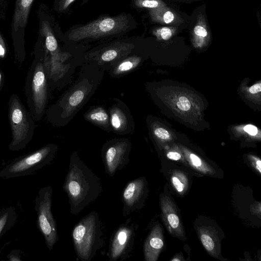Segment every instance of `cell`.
Segmentation results:
<instances>
[{"label": "cell", "instance_id": "5b68a950", "mask_svg": "<svg viewBox=\"0 0 261 261\" xmlns=\"http://www.w3.org/2000/svg\"><path fill=\"white\" fill-rule=\"evenodd\" d=\"M96 88V84L84 77L79 81L69 92L50 108L47 113L48 119L56 125L62 124L69 120L80 109L88 96Z\"/></svg>", "mask_w": 261, "mask_h": 261}, {"label": "cell", "instance_id": "9a60e30c", "mask_svg": "<svg viewBox=\"0 0 261 261\" xmlns=\"http://www.w3.org/2000/svg\"><path fill=\"white\" fill-rule=\"evenodd\" d=\"M197 233L207 253L213 257L218 258L220 255L221 246L216 230L210 226H201L197 228Z\"/></svg>", "mask_w": 261, "mask_h": 261}, {"label": "cell", "instance_id": "cb8c5ba5", "mask_svg": "<svg viewBox=\"0 0 261 261\" xmlns=\"http://www.w3.org/2000/svg\"><path fill=\"white\" fill-rule=\"evenodd\" d=\"M135 5L139 8L155 9L160 6L158 0H135Z\"/></svg>", "mask_w": 261, "mask_h": 261}, {"label": "cell", "instance_id": "ffe728a7", "mask_svg": "<svg viewBox=\"0 0 261 261\" xmlns=\"http://www.w3.org/2000/svg\"><path fill=\"white\" fill-rule=\"evenodd\" d=\"M186 154L187 160L191 168L205 175H213L215 174V171L213 168L202 160L197 155L188 152H186Z\"/></svg>", "mask_w": 261, "mask_h": 261}, {"label": "cell", "instance_id": "d4e9b609", "mask_svg": "<svg viewBox=\"0 0 261 261\" xmlns=\"http://www.w3.org/2000/svg\"><path fill=\"white\" fill-rule=\"evenodd\" d=\"M155 34L157 36L161 37L163 40H167L171 37L172 32L169 28L163 27L156 30Z\"/></svg>", "mask_w": 261, "mask_h": 261}, {"label": "cell", "instance_id": "d6a6232c", "mask_svg": "<svg viewBox=\"0 0 261 261\" xmlns=\"http://www.w3.org/2000/svg\"><path fill=\"white\" fill-rule=\"evenodd\" d=\"M244 130L251 136H255L257 134L258 130L256 127L253 125L248 124L244 127Z\"/></svg>", "mask_w": 261, "mask_h": 261}, {"label": "cell", "instance_id": "277c9868", "mask_svg": "<svg viewBox=\"0 0 261 261\" xmlns=\"http://www.w3.org/2000/svg\"><path fill=\"white\" fill-rule=\"evenodd\" d=\"M8 116L12 138L8 149L12 151H18L25 148L33 139L35 120L18 95L15 93L9 99Z\"/></svg>", "mask_w": 261, "mask_h": 261}, {"label": "cell", "instance_id": "30bf717a", "mask_svg": "<svg viewBox=\"0 0 261 261\" xmlns=\"http://www.w3.org/2000/svg\"><path fill=\"white\" fill-rule=\"evenodd\" d=\"M131 144L127 139H115L106 143L102 149V158L106 173L113 176L129 163Z\"/></svg>", "mask_w": 261, "mask_h": 261}, {"label": "cell", "instance_id": "9c48e42d", "mask_svg": "<svg viewBox=\"0 0 261 261\" xmlns=\"http://www.w3.org/2000/svg\"><path fill=\"white\" fill-rule=\"evenodd\" d=\"M34 0H16L11 23V37L14 56L20 64L26 57L25 49V30L30 10Z\"/></svg>", "mask_w": 261, "mask_h": 261}, {"label": "cell", "instance_id": "4316f807", "mask_svg": "<svg viewBox=\"0 0 261 261\" xmlns=\"http://www.w3.org/2000/svg\"><path fill=\"white\" fill-rule=\"evenodd\" d=\"M154 133L157 137L162 140H167L170 137L168 132L162 127L155 128L154 130Z\"/></svg>", "mask_w": 261, "mask_h": 261}, {"label": "cell", "instance_id": "52a82bcc", "mask_svg": "<svg viewBox=\"0 0 261 261\" xmlns=\"http://www.w3.org/2000/svg\"><path fill=\"white\" fill-rule=\"evenodd\" d=\"M53 192L51 186H45L39 190L35 199L37 225L49 250L59 239L56 222L51 212Z\"/></svg>", "mask_w": 261, "mask_h": 261}, {"label": "cell", "instance_id": "83f0119b", "mask_svg": "<svg viewBox=\"0 0 261 261\" xmlns=\"http://www.w3.org/2000/svg\"><path fill=\"white\" fill-rule=\"evenodd\" d=\"M20 250L19 249H15L12 250L7 255V257L10 261H20L22 260L20 256Z\"/></svg>", "mask_w": 261, "mask_h": 261}, {"label": "cell", "instance_id": "ac0fdd59", "mask_svg": "<svg viewBox=\"0 0 261 261\" xmlns=\"http://www.w3.org/2000/svg\"><path fill=\"white\" fill-rule=\"evenodd\" d=\"M132 44L120 43L109 47L101 53L99 60L103 62L112 61L124 55L125 53H127L132 48Z\"/></svg>", "mask_w": 261, "mask_h": 261}, {"label": "cell", "instance_id": "f1b7e54d", "mask_svg": "<svg viewBox=\"0 0 261 261\" xmlns=\"http://www.w3.org/2000/svg\"><path fill=\"white\" fill-rule=\"evenodd\" d=\"M251 166L257 171L259 174H261V161L259 159L251 156L250 157Z\"/></svg>", "mask_w": 261, "mask_h": 261}, {"label": "cell", "instance_id": "4dcf8cb0", "mask_svg": "<svg viewBox=\"0 0 261 261\" xmlns=\"http://www.w3.org/2000/svg\"><path fill=\"white\" fill-rule=\"evenodd\" d=\"M166 155L168 159L174 161H180L182 159L181 154L177 151H169Z\"/></svg>", "mask_w": 261, "mask_h": 261}, {"label": "cell", "instance_id": "4fadbf2b", "mask_svg": "<svg viewBox=\"0 0 261 261\" xmlns=\"http://www.w3.org/2000/svg\"><path fill=\"white\" fill-rule=\"evenodd\" d=\"M160 205L163 221L168 232L173 236L185 240V232L175 205L165 195L161 197Z\"/></svg>", "mask_w": 261, "mask_h": 261}, {"label": "cell", "instance_id": "8992f818", "mask_svg": "<svg viewBox=\"0 0 261 261\" xmlns=\"http://www.w3.org/2000/svg\"><path fill=\"white\" fill-rule=\"evenodd\" d=\"M57 150V145L50 143L19 156L0 170V178L7 179L33 174L50 164Z\"/></svg>", "mask_w": 261, "mask_h": 261}, {"label": "cell", "instance_id": "d590c367", "mask_svg": "<svg viewBox=\"0 0 261 261\" xmlns=\"http://www.w3.org/2000/svg\"><path fill=\"white\" fill-rule=\"evenodd\" d=\"M249 91L252 94H255L257 92H260L261 84L258 83L253 85L249 88Z\"/></svg>", "mask_w": 261, "mask_h": 261}, {"label": "cell", "instance_id": "1f68e13d", "mask_svg": "<svg viewBox=\"0 0 261 261\" xmlns=\"http://www.w3.org/2000/svg\"><path fill=\"white\" fill-rule=\"evenodd\" d=\"M7 53V48L5 40L0 33V58H4Z\"/></svg>", "mask_w": 261, "mask_h": 261}, {"label": "cell", "instance_id": "7402d4cb", "mask_svg": "<svg viewBox=\"0 0 261 261\" xmlns=\"http://www.w3.org/2000/svg\"><path fill=\"white\" fill-rule=\"evenodd\" d=\"M141 58L138 57H130L122 60L114 68L113 74L119 75L128 72L134 69L139 64Z\"/></svg>", "mask_w": 261, "mask_h": 261}, {"label": "cell", "instance_id": "44dd1931", "mask_svg": "<svg viewBox=\"0 0 261 261\" xmlns=\"http://www.w3.org/2000/svg\"><path fill=\"white\" fill-rule=\"evenodd\" d=\"M171 182L174 189L180 195L184 194L188 189L189 180L187 176L180 170H175L172 172Z\"/></svg>", "mask_w": 261, "mask_h": 261}, {"label": "cell", "instance_id": "e575fe53", "mask_svg": "<svg viewBox=\"0 0 261 261\" xmlns=\"http://www.w3.org/2000/svg\"><path fill=\"white\" fill-rule=\"evenodd\" d=\"M75 0H61L60 3L59 10L63 11L66 9Z\"/></svg>", "mask_w": 261, "mask_h": 261}, {"label": "cell", "instance_id": "7a4b0ae2", "mask_svg": "<svg viewBox=\"0 0 261 261\" xmlns=\"http://www.w3.org/2000/svg\"><path fill=\"white\" fill-rule=\"evenodd\" d=\"M49 88L47 54L34 50V58L27 75L24 93L29 112L35 121H40L44 114Z\"/></svg>", "mask_w": 261, "mask_h": 261}, {"label": "cell", "instance_id": "ba28073f", "mask_svg": "<svg viewBox=\"0 0 261 261\" xmlns=\"http://www.w3.org/2000/svg\"><path fill=\"white\" fill-rule=\"evenodd\" d=\"M129 20L128 16L124 14L103 17L72 30L68 38L70 40L77 41L116 34L128 28Z\"/></svg>", "mask_w": 261, "mask_h": 261}, {"label": "cell", "instance_id": "3957f363", "mask_svg": "<svg viewBox=\"0 0 261 261\" xmlns=\"http://www.w3.org/2000/svg\"><path fill=\"white\" fill-rule=\"evenodd\" d=\"M101 221L97 212H91L74 226L72 239L75 253L82 261H91L104 245Z\"/></svg>", "mask_w": 261, "mask_h": 261}, {"label": "cell", "instance_id": "484cf974", "mask_svg": "<svg viewBox=\"0 0 261 261\" xmlns=\"http://www.w3.org/2000/svg\"><path fill=\"white\" fill-rule=\"evenodd\" d=\"M176 105L180 110L187 111L191 108V103L189 99L185 96H180L178 99V101Z\"/></svg>", "mask_w": 261, "mask_h": 261}, {"label": "cell", "instance_id": "5bb4252c", "mask_svg": "<svg viewBox=\"0 0 261 261\" xmlns=\"http://www.w3.org/2000/svg\"><path fill=\"white\" fill-rule=\"evenodd\" d=\"M163 231L159 224L154 226L144 244V255L146 261H156L164 247Z\"/></svg>", "mask_w": 261, "mask_h": 261}, {"label": "cell", "instance_id": "2e32d148", "mask_svg": "<svg viewBox=\"0 0 261 261\" xmlns=\"http://www.w3.org/2000/svg\"><path fill=\"white\" fill-rule=\"evenodd\" d=\"M110 122L113 129L117 133L127 132L128 128V117L118 106L110 110Z\"/></svg>", "mask_w": 261, "mask_h": 261}, {"label": "cell", "instance_id": "8fae6325", "mask_svg": "<svg viewBox=\"0 0 261 261\" xmlns=\"http://www.w3.org/2000/svg\"><path fill=\"white\" fill-rule=\"evenodd\" d=\"M136 227L134 223L127 221L115 232L110 246V260L124 259L128 254L134 245Z\"/></svg>", "mask_w": 261, "mask_h": 261}, {"label": "cell", "instance_id": "d6986e66", "mask_svg": "<svg viewBox=\"0 0 261 261\" xmlns=\"http://www.w3.org/2000/svg\"><path fill=\"white\" fill-rule=\"evenodd\" d=\"M85 118L87 121L103 127L107 128L110 124V117L105 110L102 108H97L90 110L85 114Z\"/></svg>", "mask_w": 261, "mask_h": 261}, {"label": "cell", "instance_id": "6da1fadb", "mask_svg": "<svg viewBox=\"0 0 261 261\" xmlns=\"http://www.w3.org/2000/svg\"><path fill=\"white\" fill-rule=\"evenodd\" d=\"M63 189L73 215H77L101 193L100 178L81 160L76 151L70 155Z\"/></svg>", "mask_w": 261, "mask_h": 261}, {"label": "cell", "instance_id": "603a6c76", "mask_svg": "<svg viewBox=\"0 0 261 261\" xmlns=\"http://www.w3.org/2000/svg\"><path fill=\"white\" fill-rule=\"evenodd\" d=\"M150 12L153 20L156 21L162 20L165 23H170L174 19L173 13L170 11H165L163 14H162L159 10H153Z\"/></svg>", "mask_w": 261, "mask_h": 261}, {"label": "cell", "instance_id": "836d02e7", "mask_svg": "<svg viewBox=\"0 0 261 261\" xmlns=\"http://www.w3.org/2000/svg\"><path fill=\"white\" fill-rule=\"evenodd\" d=\"M8 0H0V19H4Z\"/></svg>", "mask_w": 261, "mask_h": 261}, {"label": "cell", "instance_id": "f546056e", "mask_svg": "<svg viewBox=\"0 0 261 261\" xmlns=\"http://www.w3.org/2000/svg\"><path fill=\"white\" fill-rule=\"evenodd\" d=\"M194 33L198 36L205 37L207 35L206 30L201 25H196L194 29Z\"/></svg>", "mask_w": 261, "mask_h": 261}, {"label": "cell", "instance_id": "e0dca14e", "mask_svg": "<svg viewBox=\"0 0 261 261\" xmlns=\"http://www.w3.org/2000/svg\"><path fill=\"white\" fill-rule=\"evenodd\" d=\"M17 217L14 206H7L0 211V238L15 224Z\"/></svg>", "mask_w": 261, "mask_h": 261}, {"label": "cell", "instance_id": "7c38bea8", "mask_svg": "<svg viewBox=\"0 0 261 261\" xmlns=\"http://www.w3.org/2000/svg\"><path fill=\"white\" fill-rule=\"evenodd\" d=\"M146 192V182L143 177L135 179L127 183L122 195V212L124 217L141 207Z\"/></svg>", "mask_w": 261, "mask_h": 261}]
</instances>
